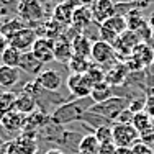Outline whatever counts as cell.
Here are the masks:
<instances>
[{
	"label": "cell",
	"instance_id": "6da1fadb",
	"mask_svg": "<svg viewBox=\"0 0 154 154\" xmlns=\"http://www.w3.org/2000/svg\"><path fill=\"white\" fill-rule=\"evenodd\" d=\"M17 13L18 18L23 20L26 26H30V25H35L43 20L45 10H43L39 0H23V2L17 3Z\"/></svg>",
	"mask_w": 154,
	"mask_h": 154
},
{
	"label": "cell",
	"instance_id": "7a4b0ae2",
	"mask_svg": "<svg viewBox=\"0 0 154 154\" xmlns=\"http://www.w3.org/2000/svg\"><path fill=\"white\" fill-rule=\"evenodd\" d=\"M87 110L80 102H74V103H66L62 107L56 108L51 115V120L57 125H64L69 122H75V120H80L84 115L87 113Z\"/></svg>",
	"mask_w": 154,
	"mask_h": 154
},
{
	"label": "cell",
	"instance_id": "3957f363",
	"mask_svg": "<svg viewBox=\"0 0 154 154\" xmlns=\"http://www.w3.org/2000/svg\"><path fill=\"white\" fill-rule=\"evenodd\" d=\"M112 133H113V144L116 148H131L134 143L139 141V133L134 130L133 125L113 123Z\"/></svg>",
	"mask_w": 154,
	"mask_h": 154
},
{
	"label": "cell",
	"instance_id": "277c9868",
	"mask_svg": "<svg viewBox=\"0 0 154 154\" xmlns=\"http://www.w3.org/2000/svg\"><path fill=\"white\" fill-rule=\"evenodd\" d=\"M125 108H126V100L123 97H112L103 103H97L94 107H89L87 113H95V115H100L103 118H110L115 122L118 113L123 112Z\"/></svg>",
	"mask_w": 154,
	"mask_h": 154
},
{
	"label": "cell",
	"instance_id": "5b68a950",
	"mask_svg": "<svg viewBox=\"0 0 154 154\" xmlns=\"http://www.w3.org/2000/svg\"><path fill=\"white\" fill-rule=\"evenodd\" d=\"M36 39H38L36 30H33L31 26H26L21 31H18L17 35H13L8 41H10V46L18 49L20 53H28V51H31Z\"/></svg>",
	"mask_w": 154,
	"mask_h": 154
},
{
	"label": "cell",
	"instance_id": "8992f818",
	"mask_svg": "<svg viewBox=\"0 0 154 154\" xmlns=\"http://www.w3.org/2000/svg\"><path fill=\"white\" fill-rule=\"evenodd\" d=\"M31 53L35 54V57L43 64L54 61V41L49 38H41L38 36V39L35 41V45L31 48Z\"/></svg>",
	"mask_w": 154,
	"mask_h": 154
},
{
	"label": "cell",
	"instance_id": "52a82bcc",
	"mask_svg": "<svg viewBox=\"0 0 154 154\" xmlns=\"http://www.w3.org/2000/svg\"><path fill=\"white\" fill-rule=\"evenodd\" d=\"M115 49H113V46H110L108 43L105 41H100V39H97V41L92 43V51H90V57L94 59V62H97L98 66H105L108 64V62H112L115 59Z\"/></svg>",
	"mask_w": 154,
	"mask_h": 154
},
{
	"label": "cell",
	"instance_id": "ba28073f",
	"mask_svg": "<svg viewBox=\"0 0 154 154\" xmlns=\"http://www.w3.org/2000/svg\"><path fill=\"white\" fill-rule=\"evenodd\" d=\"M66 85H67L69 92H71L72 95H75V97H79V98L90 97V92H92V85H90V82L87 80L85 75L71 74L67 77Z\"/></svg>",
	"mask_w": 154,
	"mask_h": 154
},
{
	"label": "cell",
	"instance_id": "9c48e42d",
	"mask_svg": "<svg viewBox=\"0 0 154 154\" xmlns=\"http://www.w3.org/2000/svg\"><path fill=\"white\" fill-rule=\"evenodd\" d=\"M90 12H92L94 21L102 25L110 17L115 15V2L113 0H94L90 5Z\"/></svg>",
	"mask_w": 154,
	"mask_h": 154
},
{
	"label": "cell",
	"instance_id": "30bf717a",
	"mask_svg": "<svg viewBox=\"0 0 154 154\" xmlns=\"http://www.w3.org/2000/svg\"><path fill=\"white\" fill-rule=\"evenodd\" d=\"M62 75L61 72L54 71V69H48V71H43L41 74L36 77V84H38L41 89L49 90V92H57V90L62 87Z\"/></svg>",
	"mask_w": 154,
	"mask_h": 154
},
{
	"label": "cell",
	"instance_id": "8fae6325",
	"mask_svg": "<svg viewBox=\"0 0 154 154\" xmlns=\"http://www.w3.org/2000/svg\"><path fill=\"white\" fill-rule=\"evenodd\" d=\"M25 122H26V115L12 110V112L5 113L0 116V125L5 128L7 131H20L25 128Z\"/></svg>",
	"mask_w": 154,
	"mask_h": 154
},
{
	"label": "cell",
	"instance_id": "7c38bea8",
	"mask_svg": "<svg viewBox=\"0 0 154 154\" xmlns=\"http://www.w3.org/2000/svg\"><path fill=\"white\" fill-rule=\"evenodd\" d=\"M92 21H94V17H92V12H90V7L77 5V8L74 10V13H72V21L71 23L74 25L77 30L84 31Z\"/></svg>",
	"mask_w": 154,
	"mask_h": 154
},
{
	"label": "cell",
	"instance_id": "4fadbf2b",
	"mask_svg": "<svg viewBox=\"0 0 154 154\" xmlns=\"http://www.w3.org/2000/svg\"><path fill=\"white\" fill-rule=\"evenodd\" d=\"M43 66H45V64L36 59L35 54H33L31 51H28V53L21 54V59H20V64H18V69H20V71L28 72V74H33V75H39L43 72Z\"/></svg>",
	"mask_w": 154,
	"mask_h": 154
},
{
	"label": "cell",
	"instance_id": "5bb4252c",
	"mask_svg": "<svg viewBox=\"0 0 154 154\" xmlns=\"http://www.w3.org/2000/svg\"><path fill=\"white\" fill-rule=\"evenodd\" d=\"M131 57H133L141 67H148V66H151V62L154 59V51L146 45V43H139V45L131 51Z\"/></svg>",
	"mask_w": 154,
	"mask_h": 154
},
{
	"label": "cell",
	"instance_id": "9a60e30c",
	"mask_svg": "<svg viewBox=\"0 0 154 154\" xmlns=\"http://www.w3.org/2000/svg\"><path fill=\"white\" fill-rule=\"evenodd\" d=\"M74 57L72 53V45L69 39H56L54 41V59L62 62V64H69V61Z\"/></svg>",
	"mask_w": 154,
	"mask_h": 154
},
{
	"label": "cell",
	"instance_id": "2e32d148",
	"mask_svg": "<svg viewBox=\"0 0 154 154\" xmlns=\"http://www.w3.org/2000/svg\"><path fill=\"white\" fill-rule=\"evenodd\" d=\"M72 45V53L75 57H84V59H89L90 51H92V43L87 36L84 35H77L74 39L71 41Z\"/></svg>",
	"mask_w": 154,
	"mask_h": 154
},
{
	"label": "cell",
	"instance_id": "e0dca14e",
	"mask_svg": "<svg viewBox=\"0 0 154 154\" xmlns=\"http://www.w3.org/2000/svg\"><path fill=\"white\" fill-rule=\"evenodd\" d=\"M20 80V69L0 64V87L10 89Z\"/></svg>",
	"mask_w": 154,
	"mask_h": 154
},
{
	"label": "cell",
	"instance_id": "ac0fdd59",
	"mask_svg": "<svg viewBox=\"0 0 154 154\" xmlns=\"http://www.w3.org/2000/svg\"><path fill=\"white\" fill-rule=\"evenodd\" d=\"M77 5H79L77 2H74V3H59V5L56 7V10H54V20L61 25L62 23L69 25L72 21V13H74V10L77 8Z\"/></svg>",
	"mask_w": 154,
	"mask_h": 154
},
{
	"label": "cell",
	"instance_id": "d6986e66",
	"mask_svg": "<svg viewBox=\"0 0 154 154\" xmlns=\"http://www.w3.org/2000/svg\"><path fill=\"white\" fill-rule=\"evenodd\" d=\"M100 143L95 138V134H85L77 144V152L79 154H98L100 152Z\"/></svg>",
	"mask_w": 154,
	"mask_h": 154
},
{
	"label": "cell",
	"instance_id": "ffe728a7",
	"mask_svg": "<svg viewBox=\"0 0 154 154\" xmlns=\"http://www.w3.org/2000/svg\"><path fill=\"white\" fill-rule=\"evenodd\" d=\"M23 28H26L23 20H20L18 17H13V18H8V20L3 21V25L0 26V33H2L5 38H12L13 35H17L18 31H21Z\"/></svg>",
	"mask_w": 154,
	"mask_h": 154
},
{
	"label": "cell",
	"instance_id": "44dd1931",
	"mask_svg": "<svg viewBox=\"0 0 154 154\" xmlns=\"http://www.w3.org/2000/svg\"><path fill=\"white\" fill-rule=\"evenodd\" d=\"M15 110L23 113V115H30V113H33L36 110V98L26 94L18 95L17 102H15Z\"/></svg>",
	"mask_w": 154,
	"mask_h": 154
},
{
	"label": "cell",
	"instance_id": "7402d4cb",
	"mask_svg": "<svg viewBox=\"0 0 154 154\" xmlns=\"http://www.w3.org/2000/svg\"><path fill=\"white\" fill-rule=\"evenodd\" d=\"M125 20H126V28L130 31H136V30H139V28L146 23L144 17H143V12L138 8V7L131 8L130 12L125 15Z\"/></svg>",
	"mask_w": 154,
	"mask_h": 154
},
{
	"label": "cell",
	"instance_id": "603a6c76",
	"mask_svg": "<svg viewBox=\"0 0 154 154\" xmlns=\"http://www.w3.org/2000/svg\"><path fill=\"white\" fill-rule=\"evenodd\" d=\"M21 54L23 53H20V51L15 49V48L8 46L2 54H0V64L8 66V67H18L20 59H21Z\"/></svg>",
	"mask_w": 154,
	"mask_h": 154
},
{
	"label": "cell",
	"instance_id": "cb8c5ba5",
	"mask_svg": "<svg viewBox=\"0 0 154 154\" xmlns=\"http://www.w3.org/2000/svg\"><path fill=\"white\" fill-rule=\"evenodd\" d=\"M90 98L95 102V105H97V103H103V102L108 100V98H112V87H110L107 82L98 84V85H95L92 89V92H90Z\"/></svg>",
	"mask_w": 154,
	"mask_h": 154
},
{
	"label": "cell",
	"instance_id": "d4e9b609",
	"mask_svg": "<svg viewBox=\"0 0 154 154\" xmlns=\"http://www.w3.org/2000/svg\"><path fill=\"white\" fill-rule=\"evenodd\" d=\"M126 71H128V67H125L123 64L115 66L112 71L105 72V82H107L110 87L116 85V84H122L125 80V77H126Z\"/></svg>",
	"mask_w": 154,
	"mask_h": 154
},
{
	"label": "cell",
	"instance_id": "484cf974",
	"mask_svg": "<svg viewBox=\"0 0 154 154\" xmlns=\"http://www.w3.org/2000/svg\"><path fill=\"white\" fill-rule=\"evenodd\" d=\"M18 95L12 90H3L0 92V116L5 115V113L15 110V102H17Z\"/></svg>",
	"mask_w": 154,
	"mask_h": 154
},
{
	"label": "cell",
	"instance_id": "4316f807",
	"mask_svg": "<svg viewBox=\"0 0 154 154\" xmlns=\"http://www.w3.org/2000/svg\"><path fill=\"white\" fill-rule=\"evenodd\" d=\"M102 26L107 28V30H110V31H113V33H116L118 36L128 30V28H126V20H125V17H122V15L110 17L107 21L102 23Z\"/></svg>",
	"mask_w": 154,
	"mask_h": 154
},
{
	"label": "cell",
	"instance_id": "83f0119b",
	"mask_svg": "<svg viewBox=\"0 0 154 154\" xmlns=\"http://www.w3.org/2000/svg\"><path fill=\"white\" fill-rule=\"evenodd\" d=\"M48 120V115L45 112H33L30 115H26V122H25L23 131H35L38 126H43Z\"/></svg>",
	"mask_w": 154,
	"mask_h": 154
},
{
	"label": "cell",
	"instance_id": "f1b7e54d",
	"mask_svg": "<svg viewBox=\"0 0 154 154\" xmlns=\"http://www.w3.org/2000/svg\"><path fill=\"white\" fill-rule=\"evenodd\" d=\"M151 122H152V120L149 118L144 112H139V113H136V115L133 116V123H131V125H133L134 130H136L139 133V136H141V134L151 131Z\"/></svg>",
	"mask_w": 154,
	"mask_h": 154
},
{
	"label": "cell",
	"instance_id": "f546056e",
	"mask_svg": "<svg viewBox=\"0 0 154 154\" xmlns=\"http://www.w3.org/2000/svg\"><path fill=\"white\" fill-rule=\"evenodd\" d=\"M69 69H71L72 74H79V75H84L87 71L90 69V61L89 59H84V57H72L69 61Z\"/></svg>",
	"mask_w": 154,
	"mask_h": 154
},
{
	"label": "cell",
	"instance_id": "4dcf8cb0",
	"mask_svg": "<svg viewBox=\"0 0 154 154\" xmlns=\"http://www.w3.org/2000/svg\"><path fill=\"white\" fill-rule=\"evenodd\" d=\"M87 77V80L90 82V85H92V89L95 85H98V84L105 82V72L102 67H97V66H90V69L84 74Z\"/></svg>",
	"mask_w": 154,
	"mask_h": 154
},
{
	"label": "cell",
	"instance_id": "1f68e13d",
	"mask_svg": "<svg viewBox=\"0 0 154 154\" xmlns=\"http://www.w3.org/2000/svg\"><path fill=\"white\" fill-rule=\"evenodd\" d=\"M95 138L98 139L100 144H112L113 143V133H112V126H105V125H100L95 130Z\"/></svg>",
	"mask_w": 154,
	"mask_h": 154
},
{
	"label": "cell",
	"instance_id": "d6a6232c",
	"mask_svg": "<svg viewBox=\"0 0 154 154\" xmlns=\"http://www.w3.org/2000/svg\"><path fill=\"white\" fill-rule=\"evenodd\" d=\"M133 113L130 112V108H125L123 112H120L118 113V116L115 118V123H122V125H131L133 123Z\"/></svg>",
	"mask_w": 154,
	"mask_h": 154
},
{
	"label": "cell",
	"instance_id": "836d02e7",
	"mask_svg": "<svg viewBox=\"0 0 154 154\" xmlns=\"http://www.w3.org/2000/svg\"><path fill=\"white\" fill-rule=\"evenodd\" d=\"M131 152H133V154H154L152 149L149 148V146H146L144 143L141 141V139L131 146Z\"/></svg>",
	"mask_w": 154,
	"mask_h": 154
},
{
	"label": "cell",
	"instance_id": "e575fe53",
	"mask_svg": "<svg viewBox=\"0 0 154 154\" xmlns=\"http://www.w3.org/2000/svg\"><path fill=\"white\" fill-rule=\"evenodd\" d=\"M152 33H154V31L151 30V28H149L148 21H146V23L143 25V26L139 28V30H136V35L139 36V39H141V41H148V39L152 36Z\"/></svg>",
	"mask_w": 154,
	"mask_h": 154
},
{
	"label": "cell",
	"instance_id": "d590c367",
	"mask_svg": "<svg viewBox=\"0 0 154 154\" xmlns=\"http://www.w3.org/2000/svg\"><path fill=\"white\" fill-rule=\"evenodd\" d=\"M12 2L13 0H0V18H5L12 10Z\"/></svg>",
	"mask_w": 154,
	"mask_h": 154
},
{
	"label": "cell",
	"instance_id": "8d00e7d4",
	"mask_svg": "<svg viewBox=\"0 0 154 154\" xmlns=\"http://www.w3.org/2000/svg\"><path fill=\"white\" fill-rule=\"evenodd\" d=\"M144 113L151 120L154 118V97L152 95H149V97L146 98V102H144Z\"/></svg>",
	"mask_w": 154,
	"mask_h": 154
},
{
	"label": "cell",
	"instance_id": "74e56055",
	"mask_svg": "<svg viewBox=\"0 0 154 154\" xmlns=\"http://www.w3.org/2000/svg\"><path fill=\"white\" fill-rule=\"evenodd\" d=\"M115 151H116V146L112 143V144H102L98 154H115Z\"/></svg>",
	"mask_w": 154,
	"mask_h": 154
},
{
	"label": "cell",
	"instance_id": "f35d334b",
	"mask_svg": "<svg viewBox=\"0 0 154 154\" xmlns=\"http://www.w3.org/2000/svg\"><path fill=\"white\" fill-rule=\"evenodd\" d=\"M10 46V41H8V38H5V36L0 33V54L3 53V51L7 49V48Z\"/></svg>",
	"mask_w": 154,
	"mask_h": 154
},
{
	"label": "cell",
	"instance_id": "ab89813d",
	"mask_svg": "<svg viewBox=\"0 0 154 154\" xmlns=\"http://www.w3.org/2000/svg\"><path fill=\"white\" fill-rule=\"evenodd\" d=\"M10 146H12V141L3 143V144L0 146V154H10Z\"/></svg>",
	"mask_w": 154,
	"mask_h": 154
},
{
	"label": "cell",
	"instance_id": "60d3db41",
	"mask_svg": "<svg viewBox=\"0 0 154 154\" xmlns=\"http://www.w3.org/2000/svg\"><path fill=\"white\" fill-rule=\"evenodd\" d=\"M115 154H133V152H131V148H116Z\"/></svg>",
	"mask_w": 154,
	"mask_h": 154
},
{
	"label": "cell",
	"instance_id": "b9f144b4",
	"mask_svg": "<svg viewBox=\"0 0 154 154\" xmlns=\"http://www.w3.org/2000/svg\"><path fill=\"white\" fill-rule=\"evenodd\" d=\"M45 154H64V151H61V149H57V148H51V149H48Z\"/></svg>",
	"mask_w": 154,
	"mask_h": 154
},
{
	"label": "cell",
	"instance_id": "7bdbcfd3",
	"mask_svg": "<svg viewBox=\"0 0 154 154\" xmlns=\"http://www.w3.org/2000/svg\"><path fill=\"white\" fill-rule=\"evenodd\" d=\"M146 21H148L149 28H151V30L154 31V13H151V15H149V18H148V20H146Z\"/></svg>",
	"mask_w": 154,
	"mask_h": 154
},
{
	"label": "cell",
	"instance_id": "ee69618b",
	"mask_svg": "<svg viewBox=\"0 0 154 154\" xmlns=\"http://www.w3.org/2000/svg\"><path fill=\"white\" fill-rule=\"evenodd\" d=\"M77 3H79V5H85V7H90L92 5V2L94 0H75Z\"/></svg>",
	"mask_w": 154,
	"mask_h": 154
},
{
	"label": "cell",
	"instance_id": "f6af8a7d",
	"mask_svg": "<svg viewBox=\"0 0 154 154\" xmlns=\"http://www.w3.org/2000/svg\"><path fill=\"white\" fill-rule=\"evenodd\" d=\"M149 67L152 69V72H154V59H152V62H151V66H149Z\"/></svg>",
	"mask_w": 154,
	"mask_h": 154
},
{
	"label": "cell",
	"instance_id": "bcb514c9",
	"mask_svg": "<svg viewBox=\"0 0 154 154\" xmlns=\"http://www.w3.org/2000/svg\"><path fill=\"white\" fill-rule=\"evenodd\" d=\"M151 130L154 131V118H152V122H151Z\"/></svg>",
	"mask_w": 154,
	"mask_h": 154
},
{
	"label": "cell",
	"instance_id": "7dc6e473",
	"mask_svg": "<svg viewBox=\"0 0 154 154\" xmlns=\"http://www.w3.org/2000/svg\"><path fill=\"white\" fill-rule=\"evenodd\" d=\"M3 143H5V141H3V139H2V138H0V146H2V144H3Z\"/></svg>",
	"mask_w": 154,
	"mask_h": 154
},
{
	"label": "cell",
	"instance_id": "c3c4849f",
	"mask_svg": "<svg viewBox=\"0 0 154 154\" xmlns=\"http://www.w3.org/2000/svg\"><path fill=\"white\" fill-rule=\"evenodd\" d=\"M2 25H3V20H2V18H0V26H2Z\"/></svg>",
	"mask_w": 154,
	"mask_h": 154
},
{
	"label": "cell",
	"instance_id": "681fc988",
	"mask_svg": "<svg viewBox=\"0 0 154 154\" xmlns=\"http://www.w3.org/2000/svg\"><path fill=\"white\" fill-rule=\"evenodd\" d=\"M13 2H18V3H20V2H23V0H13Z\"/></svg>",
	"mask_w": 154,
	"mask_h": 154
},
{
	"label": "cell",
	"instance_id": "f907efd6",
	"mask_svg": "<svg viewBox=\"0 0 154 154\" xmlns=\"http://www.w3.org/2000/svg\"><path fill=\"white\" fill-rule=\"evenodd\" d=\"M75 154H79V152H75Z\"/></svg>",
	"mask_w": 154,
	"mask_h": 154
}]
</instances>
